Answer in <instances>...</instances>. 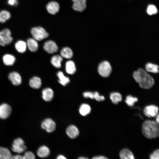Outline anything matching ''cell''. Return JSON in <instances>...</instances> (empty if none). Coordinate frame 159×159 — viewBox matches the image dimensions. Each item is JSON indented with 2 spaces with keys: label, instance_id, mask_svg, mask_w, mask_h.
Wrapping results in <instances>:
<instances>
[{
  "label": "cell",
  "instance_id": "obj_1",
  "mask_svg": "<svg viewBox=\"0 0 159 159\" xmlns=\"http://www.w3.org/2000/svg\"><path fill=\"white\" fill-rule=\"evenodd\" d=\"M133 76L136 82L143 88L150 89L154 84L153 78L142 69L139 68L134 72L133 73Z\"/></svg>",
  "mask_w": 159,
  "mask_h": 159
},
{
  "label": "cell",
  "instance_id": "obj_2",
  "mask_svg": "<svg viewBox=\"0 0 159 159\" xmlns=\"http://www.w3.org/2000/svg\"><path fill=\"white\" fill-rule=\"evenodd\" d=\"M158 124L153 120H147L143 123L142 131L143 134L146 138L152 139L159 136Z\"/></svg>",
  "mask_w": 159,
  "mask_h": 159
},
{
  "label": "cell",
  "instance_id": "obj_3",
  "mask_svg": "<svg viewBox=\"0 0 159 159\" xmlns=\"http://www.w3.org/2000/svg\"><path fill=\"white\" fill-rule=\"evenodd\" d=\"M31 32L33 38L38 41L46 38L49 36V33L45 29L40 26L32 28L31 30Z\"/></svg>",
  "mask_w": 159,
  "mask_h": 159
},
{
  "label": "cell",
  "instance_id": "obj_4",
  "mask_svg": "<svg viewBox=\"0 0 159 159\" xmlns=\"http://www.w3.org/2000/svg\"><path fill=\"white\" fill-rule=\"evenodd\" d=\"M13 39L11 36V32L7 29H5L0 31V45L4 46L12 42Z\"/></svg>",
  "mask_w": 159,
  "mask_h": 159
},
{
  "label": "cell",
  "instance_id": "obj_5",
  "mask_svg": "<svg viewBox=\"0 0 159 159\" xmlns=\"http://www.w3.org/2000/svg\"><path fill=\"white\" fill-rule=\"evenodd\" d=\"M98 70L101 76L104 77H107L110 74L112 68L108 62L104 61L101 62L99 64Z\"/></svg>",
  "mask_w": 159,
  "mask_h": 159
},
{
  "label": "cell",
  "instance_id": "obj_6",
  "mask_svg": "<svg viewBox=\"0 0 159 159\" xmlns=\"http://www.w3.org/2000/svg\"><path fill=\"white\" fill-rule=\"evenodd\" d=\"M11 148L13 151L20 153L26 150V147L24 145L23 140L19 138L14 141Z\"/></svg>",
  "mask_w": 159,
  "mask_h": 159
},
{
  "label": "cell",
  "instance_id": "obj_7",
  "mask_svg": "<svg viewBox=\"0 0 159 159\" xmlns=\"http://www.w3.org/2000/svg\"><path fill=\"white\" fill-rule=\"evenodd\" d=\"M46 7L48 12L52 15L56 14L59 11L60 9L59 4L54 1L49 2L46 5Z\"/></svg>",
  "mask_w": 159,
  "mask_h": 159
},
{
  "label": "cell",
  "instance_id": "obj_8",
  "mask_svg": "<svg viewBox=\"0 0 159 159\" xmlns=\"http://www.w3.org/2000/svg\"><path fill=\"white\" fill-rule=\"evenodd\" d=\"M72 7L75 11L80 12L85 11L87 7L86 0H71Z\"/></svg>",
  "mask_w": 159,
  "mask_h": 159
},
{
  "label": "cell",
  "instance_id": "obj_9",
  "mask_svg": "<svg viewBox=\"0 0 159 159\" xmlns=\"http://www.w3.org/2000/svg\"><path fill=\"white\" fill-rule=\"evenodd\" d=\"M158 108L155 105H148L144 109L143 113L146 116L149 117H155L158 114Z\"/></svg>",
  "mask_w": 159,
  "mask_h": 159
},
{
  "label": "cell",
  "instance_id": "obj_10",
  "mask_svg": "<svg viewBox=\"0 0 159 159\" xmlns=\"http://www.w3.org/2000/svg\"><path fill=\"white\" fill-rule=\"evenodd\" d=\"M43 48L49 54H53L56 52L58 49L56 43L52 40L46 41L44 44Z\"/></svg>",
  "mask_w": 159,
  "mask_h": 159
},
{
  "label": "cell",
  "instance_id": "obj_11",
  "mask_svg": "<svg viewBox=\"0 0 159 159\" xmlns=\"http://www.w3.org/2000/svg\"><path fill=\"white\" fill-rule=\"evenodd\" d=\"M41 127L42 129L48 132H51L55 130L56 124L55 122L50 118H47L42 122Z\"/></svg>",
  "mask_w": 159,
  "mask_h": 159
},
{
  "label": "cell",
  "instance_id": "obj_12",
  "mask_svg": "<svg viewBox=\"0 0 159 159\" xmlns=\"http://www.w3.org/2000/svg\"><path fill=\"white\" fill-rule=\"evenodd\" d=\"M11 111V107L6 103L0 105V118L5 119L10 115Z\"/></svg>",
  "mask_w": 159,
  "mask_h": 159
},
{
  "label": "cell",
  "instance_id": "obj_13",
  "mask_svg": "<svg viewBox=\"0 0 159 159\" xmlns=\"http://www.w3.org/2000/svg\"><path fill=\"white\" fill-rule=\"evenodd\" d=\"M8 78L14 85H19L21 83V77L20 74L17 72H11L8 75Z\"/></svg>",
  "mask_w": 159,
  "mask_h": 159
},
{
  "label": "cell",
  "instance_id": "obj_14",
  "mask_svg": "<svg viewBox=\"0 0 159 159\" xmlns=\"http://www.w3.org/2000/svg\"><path fill=\"white\" fill-rule=\"evenodd\" d=\"M66 132L68 136L72 139L76 138L79 133V130L77 127L72 125H69L67 127Z\"/></svg>",
  "mask_w": 159,
  "mask_h": 159
},
{
  "label": "cell",
  "instance_id": "obj_15",
  "mask_svg": "<svg viewBox=\"0 0 159 159\" xmlns=\"http://www.w3.org/2000/svg\"><path fill=\"white\" fill-rule=\"evenodd\" d=\"M37 41L33 38H29L27 39V46L30 51L35 52L38 50L39 45Z\"/></svg>",
  "mask_w": 159,
  "mask_h": 159
},
{
  "label": "cell",
  "instance_id": "obj_16",
  "mask_svg": "<svg viewBox=\"0 0 159 159\" xmlns=\"http://www.w3.org/2000/svg\"><path fill=\"white\" fill-rule=\"evenodd\" d=\"M42 97L46 101L49 102L53 99L54 92L50 88H47L43 89L42 92Z\"/></svg>",
  "mask_w": 159,
  "mask_h": 159
},
{
  "label": "cell",
  "instance_id": "obj_17",
  "mask_svg": "<svg viewBox=\"0 0 159 159\" xmlns=\"http://www.w3.org/2000/svg\"><path fill=\"white\" fill-rule=\"evenodd\" d=\"M2 59L4 64L8 66L12 65L16 61L15 57L9 54H6L4 55Z\"/></svg>",
  "mask_w": 159,
  "mask_h": 159
},
{
  "label": "cell",
  "instance_id": "obj_18",
  "mask_svg": "<svg viewBox=\"0 0 159 159\" xmlns=\"http://www.w3.org/2000/svg\"><path fill=\"white\" fill-rule=\"evenodd\" d=\"M29 85L33 89H39L42 85L41 80L37 77H34L30 79L29 81Z\"/></svg>",
  "mask_w": 159,
  "mask_h": 159
},
{
  "label": "cell",
  "instance_id": "obj_19",
  "mask_svg": "<svg viewBox=\"0 0 159 159\" xmlns=\"http://www.w3.org/2000/svg\"><path fill=\"white\" fill-rule=\"evenodd\" d=\"M120 158L122 159H134V156L132 152L129 149L124 148L122 149L119 153Z\"/></svg>",
  "mask_w": 159,
  "mask_h": 159
},
{
  "label": "cell",
  "instance_id": "obj_20",
  "mask_svg": "<svg viewBox=\"0 0 159 159\" xmlns=\"http://www.w3.org/2000/svg\"><path fill=\"white\" fill-rule=\"evenodd\" d=\"M37 154L39 157L41 158H45L49 156L50 154V150L47 147L43 145L39 148Z\"/></svg>",
  "mask_w": 159,
  "mask_h": 159
},
{
  "label": "cell",
  "instance_id": "obj_21",
  "mask_svg": "<svg viewBox=\"0 0 159 159\" xmlns=\"http://www.w3.org/2000/svg\"><path fill=\"white\" fill-rule=\"evenodd\" d=\"M15 47L19 52L21 53H24L26 51V43L23 40H19L15 43Z\"/></svg>",
  "mask_w": 159,
  "mask_h": 159
},
{
  "label": "cell",
  "instance_id": "obj_22",
  "mask_svg": "<svg viewBox=\"0 0 159 159\" xmlns=\"http://www.w3.org/2000/svg\"><path fill=\"white\" fill-rule=\"evenodd\" d=\"M66 71L68 74H73L76 71V68L74 62L72 60H69L66 63Z\"/></svg>",
  "mask_w": 159,
  "mask_h": 159
},
{
  "label": "cell",
  "instance_id": "obj_23",
  "mask_svg": "<svg viewBox=\"0 0 159 159\" xmlns=\"http://www.w3.org/2000/svg\"><path fill=\"white\" fill-rule=\"evenodd\" d=\"M62 60V57L61 56L56 55H54L52 57L51 62L54 67L59 68L61 67V63Z\"/></svg>",
  "mask_w": 159,
  "mask_h": 159
},
{
  "label": "cell",
  "instance_id": "obj_24",
  "mask_svg": "<svg viewBox=\"0 0 159 159\" xmlns=\"http://www.w3.org/2000/svg\"><path fill=\"white\" fill-rule=\"evenodd\" d=\"M61 56L63 58L67 59H70L72 58L73 55V53L72 50L69 47H66L63 48L60 51Z\"/></svg>",
  "mask_w": 159,
  "mask_h": 159
},
{
  "label": "cell",
  "instance_id": "obj_25",
  "mask_svg": "<svg viewBox=\"0 0 159 159\" xmlns=\"http://www.w3.org/2000/svg\"><path fill=\"white\" fill-rule=\"evenodd\" d=\"M59 78L58 82L62 85L65 86L70 82L69 77L65 76L61 71H59L57 74Z\"/></svg>",
  "mask_w": 159,
  "mask_h": 159
},
{
  "label": "cell",
  "instance_id": "obj_26",
  "mask_svg": "<svg viewBox=\"0 0 159 159\" xmlns=\"http://www.w3.org/2000/svg\"><path fill=\"white\" fill-rule=\"evenodd\" d=\"M11 154L8 149L0 147V159H11Z\"/></svg>",
  "mask_w": 159,
  "mask_h": 159
},
{
  "label": "cell",
  "instance_id": "obj_27",
  "mask_svg": "<svg viewBox=\"0 0 159 159\" xmlns=\"http://www.w3.org/2000/svg\"><path fill=\"white\" fill-rule=\"evenodd\" d=\"M79 111L81 115L85 116L90 113L91 108L88 104H83L80 107Z\"/></svg>",
  "mask_w": 159,
  "mask_h": 159
},
{
  "label": "cell",
  "instance_id": "obj_28",
  "mask_svg": "<svg viewBox=\"0 0 159 159\" xmlns=\"http://www.w3.org/2000/svg\"><path fill=\"white\" fill-rule=\"evenodd\" d=\"M110 98L113 103L117 104L122 100V97L120 93L114 92L111 93Z\"/></svg>",
  "mask_w": 159,
  "mask_h": 159
},
{
  "label": "cell",
  "instance_id": "obj_29",
  "mask_svg": "<svg viewBox=\"0 0 159 159\" xmlns=\"http://www.w3.org/2000/svg\"><path fill=\"white\" fill-rule=\"evenodd\" d=\"M11 17L10 13L8 11L3 10L0 11V22L5 23Z\"/></svg>",
  "mask_w": 159,
  "mask_h": 159
},
{
  "label": "cell",
  "instance_id": "obj_30",
  "mask_svg": "<svg viewBox=\"0 0 159 159\" xmlns=\"http://www.w3.org/2000/svg\"><path fill=\"white\" fill-rule=\"evenodd\" d=\"M145 69L146 71L154 73H157L159 71L158 66L150 63L146 65Z\"/></svg>",
  "mask_w": 159,
  "mask_h": 159
},
{
  "label": "cell",
  "instance_id": "obj_31",
  "mask_svg": "<svg viewBox=\"0 0 159 159\" xmlns=\"http://www.w3.org/2000/svg\"><path fill=\"white\" fill-rule=\"evenodd\" d=\"M138 101V99L137 97H133L131 95H129L126 97L125 102L128 106L132 107L133 106L134 103Z\"/></svg>",
  "mask_w": 159,
  "mask_h": 159
},
{
  "label": "cell",
  "instance_id": "obj_32",
  "mask_svg": "<svg viewBox=\"0 0 159 159\" xmlns=\"http://www.w3.org/2000/svg\"><path fill=\"white\" fill-rule=\"evenodd\" d=\"M158 11L156 7L154 5H149L147 9V12L148 14L152 15L156 14Z\"/></svg>",
  "mask_w": 159,
  "mask_h": 159
},
{
  "label": "cell",
  "instance_id": "obj_33",
  "mask_svg": "<svg viewBox=\"0 0 159 159\" xmlns=\"http://www.w3.org/2000/svg\"><path fill=\"white\" fill-rule=\"evenodd\" d=\"M24 159H34L35 156L34 154L31 151H27L22 156Z\"/></svg>",
  "mask_w": 159,
  "mask_h": 159
},
{
  "label": "cell",
  "instance_id": "obj_34",
  "mask_svg": "<svg viewBox=\"0 0 159 159\" xmlns=\"http://www.w3.org/2000/svg\"><path fill=\"white\" fill-rule=\"evenodd\" d=\"M94 92V99L97 101L100 102L104 100L105 99V97L102 95H100L99 93L97 92Z\"/></svg>",
  "mask_w": 159,
  "mask_h": 159
},
{
  "label": "cell",
  "instance_id": "obj_35",
  "mask_svg": "<svg viewBox=\"0 0 159 159\" xmlns=\"http://www.w3.org/2000/svg\"><path fill=\"white\" fill-rule=\"evenodd\" d=\"M159 149H156L150 155V159H159Z\"/></svg>",
  "mask_w": 159,
  "mask_h": 159
},
{
  "label": "cell",
  "instance_id": "obj_36",
  "mask_svg": "<svg viewBox=\"0 0 159 159\" xmlns=\"http://www.w3.org/2000/svg\"><path fill=\"white\" fill-rule=\"evenodd\" d=\"M83 96L86 98H89L91 99H94V92H85L83 93Z\"/></svg>",
  "mask_w": 159,
  "mask_h": 159
},
{
  "label": "cell",
  "instance_id": "obj_37",
  "mask_svg": "<svg viewBox=\"0 0 159 159\" xmlns=\"http://www.w3.org/2000/svg\"><path fill=\"white\" fill-rule=\"evenodd\" d=\"M7 2L11 6H17L18 3V0H8Z\"/></svg>",
  "mask_w": 159,
  "mask_h": 159
},
{
  "label": "cell",
  "instance_id": "obj_38",
  "mask_svg": "<svg viewBox=\"0 0 159 159\" xmlns=\"http://www.w3.org/2000/svg\"><path fill=\"white\" fill-rule=\"evenodd\" d=\"M11 159H23V157L20 155H16L11 156Z\"/></svg>",
  "mask_w": 159,
  "mask_h": 159
},
{
  "label": "cell",
  "instance_id": "obj_39",
  "mask_svg": "<svg viewBox=\"0 0 159 159\" xmlns=\"http://www.w3.org/2000/svg\"><path fill=\"white\" fill-rule=\"evenodd\" d=\"M92 159H107V158L104 156H101V155H100V156H95L94 157H93V158H92Z\"/></svg>",
  "mask_w": 159,
  "mask_h": 159
},
{
  "label": "cell",
  "instance_id": "obj_40",
  "mask_svg": "<svg viewBox=\"0 0 159 159\" xmlns=\"http://www.w3.org/2000/svg\"><path fill=\"white\" fill-rule=\"evenodd\" d=\"M57 159H66V158H65L64 156L62 155H59L57 157Z\"/></svg>",
  "mask_w": 159,
  "mask_h": 159
},
{
  "label": "cell",
  "instance_id": "obj_41",
  "mask_svg": "<svg viewBox=\"0 0 159 159\" xmlns=\"http://www.w3.org/2000/svg\"><path fill=\"white\" fill-rule=\"evenodd\" d=\"M156 117V119H155V122L157 123L158 124H159V114H158L155 117Z\"/></svg>",
  "mask_w": 159,
  "mask_h": 159
},
{
  "label": "cell",
  "instance_id": "obj_42",
  "mask_svg": "<svg viewBox=\"0 0 159 159\" xmlns=\"http://www.w3.org/2000/svg\"><path fill=\"white\" fill-rule=\"evenodd\" d=\"M79 159H87V158H85V157H80L79 158H78Z\"/></svg>",
  "mask_w": 159,
  "mask_h": 159
}]
</instances>
